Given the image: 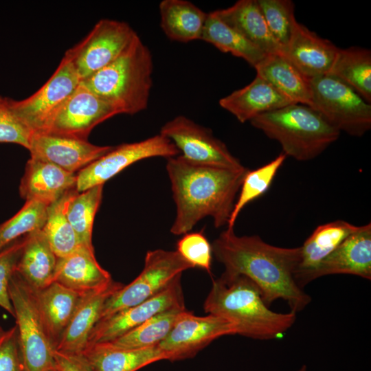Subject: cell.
Listing matches in <instances>:
<instances>
[{"instance_id":"obj_44","label":"cell","mask_w":371,"mask_h":371,"mask_svg":"<svg viewBox=\"0 0 371 371\" xmlns=\"http://www.w3.org/2000/svg\"><path fill=\"white\" fill-rule=\"evenodd\" d=\"M297 371H307L306 366L303 365Z\"/></svg>"},{"instance_id":"obj_9","label":"cell","mask_w":371,"mask_h":371,"mask_svg":"<svg viewBox=\"0 0 371 371\" xmlns=\"http://www.w3.org/2000/svg\"><path fill=\"white\" fill-rule=\"evenodd\" d=\"M137 35L126 22L102 19L64 56L82 81L119 57Z\"/></svg>"},{"instance_id":"obj_17","label":"cell","mask_w":371,"mask_h":371,"mask_svg":"<svg viewBox=\"0 0 371 371\" xmlns=\"http://www.w3.org/2000/svg\"><path fill=\"white\" fill-rule=\"evenodd\" d=\"M113 146L46 133H34L29 148L31 158L56 165L72 173L80 170Z\"/></svg>"},{"instance_id":"obj_26","label":"cell","mask_w":371,"mask_h":371,"mask_svg":"<svg viewBox=\"0 0 371 371\" xmlns=\"http://www.w3.org/2000/svg\"><path fill=\"white\" fill-rule=\"evenodd\" d=\"M256 75L268 82L292 104L310 106V79L284 55L267 54L254 67Z\"/></svg>"},{"instance_id":"obj_45","label":"cell","mask_w":371,"mask_h":371,"mask_svg":"<svg viewBox=\"0 0 371 371\" xmlns=\"http://www.w3.org/2000/svg\"><path fill=\"white\" fill-rule=\"evenodd\" d=\"M47 371H60L56 367H54L53 368H51Z\"/></svg>"},{"instance_id":"obj_30","label":"cell","mask_w":371,"mask_h":371,"mask_svg":"<svg viewBox=\"0 0 371 371\" xmlns=\"http://www.w3.org/2000/svg\"><path fill=\"white\" fill-rule=\"evenodd\" d=\"M327 75L343 82L367 102H371V52L359 47L339 48Z\"/></svg>"},{"instance_id":"obj_32","label":"cell","mask_w":371,"mask_h":371,"mask_svg":"<svg viewBox=\"0 0 371 371\" xmlns=\"http://www.w3.org/2000/svg\"><path fill=\"white\" fill-rule=\"evenodd\" d=\"M103 185L78 192L73 190L66 205V215L80 245L93 249V221L102 199Z\"/></svg>"},{"instance_id":"obj_13","label":"cell","mask_w":371,"mask_h":371,"mask_svg":"<svg viewBox=\"0 0 371 371\" xmlns=\"http://www.w3.org/2000/svg\"><path fill=\"white\" fill-rule=\"evenodd\" d=\"M233 335H237V330L232 322L212 314L196 316L185 310L157 346L168 360L177 361L194 357L220 337Z\"/></svg>"},{"instance_id":"obj_7","label":"cell","mask_w":371,"mask_h":371,"mask_svg":"<svg viewBox=\"0 0 371 371\" xmlns=\"http://www.w3.org/2000/svg\"><path fill=\"white\" fill-rule=\"evenodd\" d=\"M311 104L340 133L361 137L371 128V105L339 80L324 75L310 79Z\"/></svg>"},{"instance_id":"obj_43","label":"cell","mask_w":371,"mask_h":371,"mask_svg":"<svg viewBox=\"0 0 371 371\" xmlns=\"http://www.w3.org/2000/svg\"><path fill=\"white\" fill-rule=\"evenodd\" d=\"M6 330H5L1 326H0V343L2 341Z\"/></svg>"},{"instance_id":"obj_10","label":"cell","mask_w":371,"mask_h":371,"mask_svg":"<svg viewBox=\"0 0 371 371\" xmlns=\"http://www.w3.org/2000/svg\"><path fill=\"white\" fill-rule=\"evenodd\" d=\"M80 82L71 63L64 56L54 73L38 90L23 100L9 98V104L18 117L34 133H43Z\"/></svg>"},{"instance_id":"obj_40","label":"cell","mask_w":371,"mask_h":371,"mask_svg":"<svg viewBox=\"0 0 371 371\" xmlns=\"http://www.w3.org/2000/svg\"><path fill=\"white\" fill-rule=\"evenodd\" d=\"M26 235L0 251V306L14 317L8 285L22 253Z\"/></svg>"},{"instance_id":"obj_34","label":"cell","mask_w":371,"mask_h":371,"mask_svg":"<svg viewBox=\"0 0 371 371\" xmlns=\"http://www.w3.org/2000/svg\"><path fill=\"white\" fill-rule=\"evenodd\" d=\"M72 190L47 205L45 222L41 229L57 258L66 256L80 246L66 215V205Z\"/></svg>"},{"instance_id":"obj_18","label":"cell","mask_w":371,"mask_h":371,"mask_svg":"<svg viewBox=\"0 0 371 371\" xmlns=\"http://www.w3.org/2000/svg\"><path fill=\"white\" fill-rule=\"evenodd\" d=\"M339 48L295 19L283 55L308 78L327 75Z\"/></svg>"},{"instance_id":"obj_42","label":"cell","mask_w":371,"mask_h":371,"mask_svg":"<svg viewBox=\"0 0 371 371\" xmlns=\"http://www.w3.org/2000/svg\"><path fill=\"white\" fill-rule=\"evenodd\" d=\"M56 367L60 371H93L81 353L71 354L54 351Z\"/></svg>"},{"instance_id":"obj_33","label":"cell","mask_w":371,"mask_h":371,"mask_svg":"<svg viewBox=\"0 0 371 371\" xmlns=\"http://www.w3.org/2000/svg\"><path fill=\"white\" fill-rule=\"evenodd\" d=\"M186 307L161 312L120 337L109 343L121 348H144L157 346L170 333Z\"/></svg>"},{"instance_id":"obj_25","label":"cell","mask_w":371,"mask_h":371,"mask_svg":"<svg viewBox=\"0 0 371 371\" xmlns=\"http://www.w3.org/2000/svg\"><path fill=\"white\" fill-rule=\"evenodd\" d=\"M214 12L265 54L283 55V47L270 32L257 0H240Z\"/></svg>"},{"instance_id":"obj_23","label":"cell","mask_w":371,"mask_h":371,"mask_svg":"<svg viewBox=\"0 0 371 371\" xmlns=\"http://www.w3.org/2000/svg\"><path fill=\"white\" fill-rule=\"evenodd\" d=\"M93 371H137L152 363L168 360L158 346L121 348L109 342L87 346L81 353Z\"/></svg>"},{"instance_id":"obj_19","label":"cell","mask_w":371,"mask_h":371,"mask_svg":"<svg viewBox=\"0 0 371 371\" xmlns=\"http://www.w3.org/2000/svg\"><path fill=\"white\" fill-rule=\"evenodd\" d=\"M76 179L75 173L30 157L20 182L19 193L25 201H36L49 205L76 189Z\"/></svg>"},{"instance_id":"obj_14","label":"cell","mask_w":371,"mask_h":371,"mask_svg":"<svg viewBox=\"0 0 371 371\" xmlns=\"http://www.w3.org/2000/svg\"><path fill=\"white\" fill-rule=\"evenodd\" d=\"M181 278L177 277L153 297L98 321L90 333L87 346L112 341L161 312L186 307Z\"/></svg>"},{"instance_id":"obj_15","label":"cell","mask_w":371,"mask_h":371,"mask_svg":"<svg viewBox=\"0 0 371 371\" xmlns=\"http://www.w3.org/2000/svg\"><path fill=\"white\" fill-rule=\"evenodd\" d=\"M118 114L111 104L80 82L43 133L87 140L92 129Z\"/></svg>"},{"instance_id":"obj_6","label":"cell","mask_w":371,"mask_h":371,"mask_svg":"<svg viewBox=\"0 0 371 371\" xmlns=\"http://www.w3.org/2000/svg\"><path fill=\"white\" fill-rule=\"evenodd\" d=\"M25 371H47L56 367L54 348L38 308L36 290L15 271L8 285Z\"/></svg>"},{"instance_id":"obj_2","label":"cell","mask_w":371,"mask_h":371,"mask_svg":"<svg viewBox=\"0 0 371 371\" xmlns=\"http://www.w3.org/2000/svg\"><path fill=\"white\" fill-rule=\"evenodd\" d=\"M166 168L176 205L172 234L190 232L206 216L212 218L216 228L227 225L248 168L197 164L179 155L168 158Z\"/></svg>"},{"instance_id":"obj_41","label":"cell","mask_w":371,"mask_h":371,"mask_svg":"<svg viewBox=\"0 0 371 371\" xmlns=\"http://www.w3.org/2000/svg\"><path fill=\"white\" fill-rule=\"evenodd\" d=\"M0 371H25L16 325L6 330L0 343Z\"/></svg>"},{"instance_id":"obj_35","label":"cell","mask_w":371,"mask_h":371,"mask_svg":"<svg viewBox=\"0 0 371 371\" xmlns=\"http://www.w3.org/2000/svg\"><path fill=\"white\" fill-rule=\"evenodd\" d=\"M286 157L282 152L267 164L253 170H248L242 181L239 195L234 203L227 228H234L236 219L243 208L269 190Z\"/></svg>"},{"instance_id":"obj_31","label":"cell","mask_w":371,"mask_h":371,"mask_svg":"<svg viewBox=\"0 0 371 371\" xmlns=\"http://www.w3.org/2000/svg\"><path fill=\"white\" fill-rule=\"evenodd\" d=\"M201 40L224 53L241 58L255 67L267 55L214 12L207 13Z\"/></svg>"},{"instance_id":"obj_24","label":"cell","mask_w":371,"mask_h":371,"mask_svg":"<svg viewBox=\"0 0 371 371\" xmlns=\"http://www.w3.org/2000/svg\"><path fill=\"white\" fill-rule=\"evenodd\" d=\"M36 295L47 336L52 345L56 349L85 294L73 291L58 282H53L41 290H36Z\"/></svg>"},{"instance_id":"obj_37","label":"cell","mask_w":371,"mask_h":371,"mask_svg":"<svg viewBox=\"0 0 371 371\" xmlns=\"http://www.w3.org/2000/svg\"><path fill=\"white\" fill-rule=\"evenodd\" d=\"M257 3L270 32L284 49L295 20L293 3L290 0H257Z\"/></svg>"},{"instance_id":"obj_11","label":"cell","mask_w":371,"mask_h":371,"mask_svg":"<svg viewBox=\"0 0 371 371\" xmlns=\"http://www.w3.org/2000/svg\"><path fill=\"white\" fill-rule=\"evenodd\" d=\"M179 155L172 142L161 134L142 141L113 146L110 151L78 172L76 190L81 192L104 185L138 161L157 157L168 159Z\"/></svg>"},{"instance_id":"obj_1","label":"cell","mask_w":371,"mask_h":371,"mask_svg":"<svg viewBox=\"0 0 371 371\" xmlns=\"http://www.w3.org/2000/svg\"><path fill=\"white\" fill-rule=\"evenodd\" d=\"M212 254L224 267L223 273L249 279L269 306L281 299L297 313L311 301L295 280L300 247H276L259 236H237L234 228L222 232L212 244Z\"/></svg>"},{"instance_id":"obj_29","label":"cell","mask_w":371,"mask_h":371,"mask_svg":"<svg viewBox=\"0 0 371 371\" xmlns=\"http://www.w3.org/2000/svg\"><path fill=\"white\" fill-rule=\"evenodd\" d=\"M358 227L343 220L319 225L300 247V261L295 278L315 269Z\"/></svg>"},{"instance_id":"obj_5","label":"cell","mask_w":371,"mask_h":371,"mask_svg":"<svg viewBox=\"0 0 371 371\" xmlns=\"http://www.w3.org/2000/svg\"><path fill=\"white\" fill-rule=\"evenodd\" d=\"M250 123L276 140L286 157L301 161L317 157L340 135L317 112L300 104L262 113Z\"/></svg>"},{"instance_id":"obj_27","label":"cell","mask_w":371,"mask_h":371,"mask_svg":"<svg viewBox=\"0 0 371 371\" xmlns=\"http://www.w3.org/2000/svg\"><path fill=\"white\" fill-rule=\"evenodd\" d=\"M57 256L41 229L26 235L16 271L34 289L41 290L54 282Z\"/></svg>"},{"instance_id":"obj_16","label":"cell","mask_w":371,"mask_h":371,"mask_svg":"<svg viewBox=\"0 0 371 371\" xmlns=\"http://www.w3.org/2000/svg\"><path fill=\"white\" fill-rule=\"evenodd\" d=\"M350 274L371 280V223L350 234L315 269L295 277L303 287L310 282L327 275Z\"/></svg>"},{"instance_id":"obj_8","label":"cell","mask_w":371,"mask_h":371,"mask_svg":"<svg viewBox=\"0 0 371 371\" xmlns=\"http://www.w3.org/2000/svg\"><path fill=\"white\" fill-rule=\"evenodd\" d=\"M192 268L177 251H148L142 272L130 284L124 285L106 300L99 321L153 297L184 271Z\"/></svg>"},{"instance_id":"obj_21","label":"cell","mask_w":371,"mask_h":371,"mask_svg":"<svg viewBox=\"0 0 371 371\" xmlns=\"http://www.w3.org/2000/svg\"><path fill=\"white\" fill-rule=\"evenodd\" d=\"M124 285L112 281L106 286L85 294L64 331L55 350L79 354L87 345L90 333L100 319L106 300Z\"/></svg>"},{"instance_id":"obj_38","label":"cell","mask_w":371,"mask_h":371,"mask_svg":"<svg viewBox=\"0 0 371 371\" xmlns=\"http://www.w3.org/2000/svg\"><path fill=\"white\" fill-rule=\"evenodd\" d=\"M192 267L211 272L212 249L202 231L188 232L177 243L176 250Z\"/></svg>"},{"instance_id":"obj_12","label":"cell","mask_w":371,"mask_h":371,"mask_svg":"<svg viewBox=\"0 0 371 371\" xmlns=\"http://www.w3.org/2000/svg\"><path fill=\"white\" fill-rule=\"evenodd\" d=\"M159 134L170 140L179 155L190 162L235 169L244 167L212 130L186 116L179 115L167 122Z\"/></svg>"},{"instance_id":"obj_4","label":"cell","mask_w":371,"mask_h":371,"mask_svg":"<svg viewBox=\"0 0 371 371\" xmlns=\"http://www.w3.org/2000/svg\"><path fill=\"white\" fill-rule=\"evenodd\" d=\"M153 57L137 35L111 63L81 81L118 114H135L148 106L153 85Z\"/></svg>"},{"instance_id":"obj_20","label":"cell","mask_w":371,"mask_h":371,"mask_svg":"<svg viewBox=\"0 0 371 371\" xmlns=\"http://www.w3.org/2000/svg\"><path fill=\"white\" fill-rule=\"evenodd\" d=\"M111 274L98 262L93 249L80 245L71 254L58 258L54 282L87 294L109 285Z\"/></svg>"},{"instance_id":"obj_3","label":"cell","mask_w":371,"mask_h":371,"mask_svg":"<svg viewBox=\"0 0 371 371\" xmlns=\"http://www.w3.org/2000/svg\"><path fill=\"white\" fill-rule=\"evenodd\" d=\"M203 308L208 314L232 322L237 335L259 340L282 337L297 318V314L291 311H271L257 286L247 277L225 273L212 280Z\"/></svg>"},{"instance_id":"obj_28","label":"cell","mask_w":371,"mask_h":371,"mask_svg":"<svg viewBox=\"0 0 371 371\" xmlns=\"http://www.w3.org/2000/svg\"><path fill=\"white\" fill-rule=\"evenodd\" d=\"M161 27L172 41L201 40L207 13L185 0H164L159 5Z\"/></svg>"},{"instance_id":"obj_39","label":"cell","mask_w":371,"mask_h":371,"mask_svg":"<svg viewBox=\"0 0 371 371\" xmlns=\"http://www.w3.org/2000/svg\"><path fill=\"white\" fill-rule=\"evenodd\" d=\"M8 98L0 95V142L19 144L29 150L34 133L14 113Z\"/></svg>"},{"instance_id":"obj_36","label":"cell","mask_w":371,"mask_h":371,"mask_svg":"<svg viewBox=\"0 0 371 371\" xmlns=\"http://www.w3.org/2000/svg\"><path fill=\"white\" fill-rule=\"evenodd\" d=\"M45 204L25 201L22 208L0 225V251L32 232L42 229L46 219Z\"/></svg>"},{"instance_id":"obj_22","label":"cell","mask_w":371,"mask_h":371,"mask_svg":"<svg viewBox=\"0 0 371 371\" xmlns=\"http://www.w3.org/2000/svg\"><path fill=\"white\" fill-rule=\"evenodd\" d=\"M218 103L241 123L292 104L257 75L249 85L221 98Z\"/></svg>"}]
</instances>
